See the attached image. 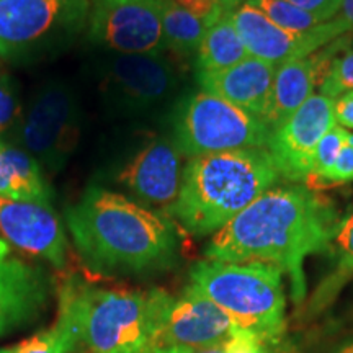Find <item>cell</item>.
Returning <instances> with one entry per match:
<instances>
[{
  "instance_id": "cell-1",
  "label": "cell",
  "mask_w": 353,
  "mask_h": 353,
  "mask_svg": "<svg viewBox=\"0 0 353 353\" xmlns=\"http://www.w3.org/2000/svg\"><path fill=\"white\" fill-rule=\"evenodd\" d=\"M332 201L306 185L273 187L213 234L205 257L216 262H262L288 273L291 296L306 294L303 265L327 250L339 229Z\"/></svg>"
},
{
  "instance_id": "cell-2",
  "label": "cell",
  "mask_w": 353,
  "mask_h": 353,
  "mask_svg": "<svg viewBox=\"0 0 353 353\" xmlns=\"http://www.w3.org/2000/svg\"><path fill=\"white\" fill-rule=\"evenodd\" d=\"M65 224L82 262L99 275H144L175 262L170 221L107 188L88 187L65 210Z\"/></svg>"
},
{
  "instance_id": "cell-3",
  "label": "cell",
  "mask_w": 353,
  "mask_h": 353,
  "mask_svg": "<svg viewBox=\"0 0 353 353\" xmlns=\"http://www.w3.org/2000/svg\"><path fill=\"white\" fill-rule=\"evenodd\" d=\"M278 179L267 149L188 159L179 198L164 214L193 236H208L273 188Z\"/></svg>"
},
{
  "instance_id": "cell-4",
  "label": "cell",
  "mask_w": 353,
  "mask_h": 353,
  "mask_svg": "<svg viewBox=\"0 0 353 353\" xmlns=\"http://www.w3.org/2000/svg\"><path fill=\"white\" fill-rule=\"evenodd\" d=\"M170 296L159 288H101L72 276L59 286L57 316L90 353H143Z\"/></svg>"
},
{
  "instance_id": "cell-5",
  "label": "cell",
  "mask_w": 353,
  "mask_h": 353,
  "mask_svg": "<svg viewBox=\"0 0 353 353\" xmlns=\"http://www.w3.org/2000/svg\"><path fill=\"white\" fill-rule=\"evenodd\" d=\"M190 280L226 312L237 330L262 343L275 342L285 330L283 272L275 265L203 260L193 265Z\"/></svg>"
},
{
  "instance_id": "cell-6",
  "label": "cell",
  "mask_w": 353,
  "mask_h": 353,
  "mask_svg": "<svg viewBox=\"0 0 353 353\" xmlns=\"http://www.w3.org/2000/svg\"><path fill=\"white\" fill-rule=\"evenodd\" d=\"M90 0H0V57L37 63L65 50L87 28Z\"/></svg>"
},
{
  "instance_id": "cell-7",
  "label": "cell",
  "mask_w": 353,
  "mask_h": 353,
  "mask_svg": "<svg viewBox=\"0 0 353 353\" xmlns=\"http://www.w3.org/2000/svg\"><path fill=\"white\" fill-rule=\"evenodd\" d=\"M270 134L260 118L205 90L190 94L174 114V143L188 159L267 149Z\"/></svg>"
},
{
  "instance_id": "cell-8",
  "label": "cell",
  "mask_w": 353,
  "mask_h": 353,
  "mask_svg": "<svg viewBox=\"0 0 353 353\" xmlns=\"http://www.w3.org/2000/svg\"><path fill=\"white\" fill-rule=\"evenodd\" d=\"M83 112L77 92L64 81H50L34 92L10 143L28 152L43 170L68 165L82 138Z\"/></svg>"
},
{
  "instance_id": "cell-9",
  "label": "cell",
  "mask_w": 353,
  "mask_h": 353,
  "mask_svg": "<svg viewBox=\"0 0 353 353\" xmlns=\"http://www.w3.org/2000/svg\"><path fill=\"white\" fill-rule=\"evenodd\" d=\"M99 92L113 114L148 112L169 99L179 87L175 65L162 54L113 52L99 65Z\"/></svg>"
},
{
  "instance_id": "cell-10",
  "label": "cell",
  "mask_w": 353,
  "mask_h": 353,
  "mask_svg": "<svg viewBox=\"0 0 353 353\" xmlns=\"http://www.w3.org/2000/svg\"><path fill=\"white\" fill-rule=\"evenodd\" d=\"M236 327L219 306L188 285L170 296L143 353H196L226 345Z\"/></svg>"
},
{
  "instance_id": "cell-11",
  "label": "cell",
  "mask_w": 353,
  "mask_h": 353,
  "mask_svg": "<svg viewBox=\"0 0 353 353\" xmlns=\"http://www.w3.org/2000/svg\"><path fill=\"white\" fill-rule=\"evenodd\" d=\"M162 10L164 0H97L87 39L120 54H162Z\"/></svg>"
},
{
  "instance_id": "cell-12",
  "label": "cell",
  "mask_w": 353,
  "mask_h": 353,
  "mask_svg": "<svg viewBox=\"0 0 353 353\" xmlns=\"http://www.w3.org/2000/svg\"><path fill=\"white\" fill-rule=\"evenodd\" d=\"M337 126L334 100L312 95L283 125L272 131L267 151L278 174L293 183L309 179L321 139Z\"/></svg>"
},
{
  "instance_id": "cell-13",
  "label": "cell",
  "mask_w": 353,
  "mask_h": 353,
  "mask_svg": "<svg viewBox=\"0 0 353 353\" xmlns=\"http://www.w3.org/2000/svg\"><path fill=\"white\" fill-rule=\"evenodd\" d=\"M231 20L249 54L267 61L276 68L290 61L304 59L314 54L325 44L350 33V30L335 17L307 32H288L272 23L267 17L249 3H242L241 7L232 10Z\"/></svg>"
},
{
  "instance_id": "cell-14",
  "label": "cell",
  "mask_w": 353,
  "mask_h": 353,
  "mask_svg": "<svg viewBox=\"0 0 353 353\" xmlns=\"http://www.w3.org/2000/svg\"><path fill=\"white\" fill-rule=\"evenodd\" d=\"M0 234L8 244L54 268L68 265V236L51 205L0 196Z\"/></svg>"
},
{
  "instance_id": "cell-15",
  "label": "cell",
  "mask_w": 353,
  "mask_h": 353,
  "mask_svg": "<svg viewBox=\"0 0 353 353\" xmlns=\"http://www.w3.org/2000/svg\"><path fill=\"white\" fill-rule=\"evenodd\" d=\"M52 281L39 265L0 250V339L34 324L46 311Z\"/></svg>"
},
{
  "instance_id": "cell-16",
  "label": "cell",
  "mask_w": 353,
  "mask_h": 353,
  "mask_svg": "<svg viewBox=\"0 0 353 353\" xmlns=\"http://www.w3.org/2000/svg\"><path fill=\"white\" fill-rule=\"evenodd\" d=\"M182 157L174 139L156 138L123 167L117 180L138 200L167 211L182 187Z\"/></svg>"
},
{
  "instance_id": "cell-17",
  "label": "cell",
  "mask_w": 353,
  "mask_h": 353,
  "mask_svg": "<svg viewBox=\"0 0 353 353\" xmlns=\"http://www.w3.org/2000/svg\"><path fill=\"white\" fill-rule=\"evenodd\" d=\"M276 65L249 56L232 68L196 74L201 90L210 92L263 121L268 112Z\"/></svg>"
},
{
  "instance_id": "cell-18",
  "label": "cell",
  "mask_w": 353,
  "mask_h": 353,
  "mask_svg": "<svg viewBox=\"0 0 353 353\" xmlns=\"http://www.w3.org/2000/svg\"><path fill=\"white\" fill-rule=\"evenodd\" d=\"M319 83V76L311 56L278 65L270 107L263 118L265 126L275 131L278 126L283 125L291 114L314 95V88Z\"/></svg>"
},
{
  "instance_id": "cell-19",
  "label": "cell",
  "mask_w": 353,
  "mask_h": 353,
  "mask_svg": "<svg viewBox=\"0 0 353 353\" xmlns=\"http://www.w3.org/2000/svg\"><path fill=\"white\" fill-rule=\"evenodd\" d=\"M0 196L51 205L52 190L41 165L10 141L0 139Z\"/></svg>"
},
{
  "instance_id": "cell-20",
  "label": "cell",
  "mask_w": 353,
  "mask_h": 353,
  "mask_svg": "<svg viewBox=\"0 0 353 353\" xmlns=\"http://www.w3.org/2000/svg\"><path fill=\"white\" fill-rule=\"evenodd\" d=\"M249 56L239 32L232 23L231 12H226L213 26H210L198 48L196 74L229 69Z\"/></svg>"
},
{
  "instance_id": "cell-21",
  "label": "cell",
  "mask_w": 353,
  "mask_h": 353,
  "mask_svg": "<svg viewBox=\"0 0 353 353\" xmlns=\"http://www.w3.org/2000/svg\"><path fill=\"white\" fill-rule=\"evenodd\" d=\"M210 25L196 19L175 0H164L162 10V37L164 48L176 56L196 54Z\"/></svg>"
},
{
  "instance_id": "cell-22",
  "label": "cell",
  "mask_w": 353,
  "mask_h": 353,
  "mask_svg": "<svg viewBox=\"0 0 353 353\" xmlns=\"http://www.w3.org/2000/svg\"><path fill=\"white\" fill-rule=\"evenodd\" d=\"M335 252V268L327 280L321 285L316 301L322 306L330 301L341 286L353 275V213L342 224H339L332 244Z\"/></svg>"
},
{
  "instance_id": "cell-23",
  "label": "cell",
  "mask_w": 353,
  "mask_h": 353,
  "mask_svg": "<svg viewBox=\"0 0 353 353\" xmlns=\"http://www.w3.org/2000/svg\"><path fill=\"white\" fill-rule=\"evenodd\" d=\"M245 3L257 8L272 23L283 30H288V32H307V30H312L317 25L324 23L309 12L286 2V0H249Z\"/></svg>"
},
{
  "instance_id": "cell-24",
  "label": "cell",
  "mask_w": 353,
  "mask_h": 353,
  "mask_svg": "<svg viewBox=\"0 0 353 353\" xmlns=\"http://www.w3.org/2000/svg\"><path fill=\"white\" fill-rule=\"evenodd\" d=\"M23 114L19 85L7 74H0V139L12 141Z\"/></svg>"
},
{
  "instance_id": "cell-25",
  "label": "cell",
  "mask_w": 353,
  "mask_h": 353,
  "mask_svg": "<svg viewBox=\"0 0 353 353\" xmlns=\"http://www.w3.org/2000/svg\"><path fill=\"white\" fill-rule=\"evenodd\" d=\"M319 87L321 95L332 100L353 90V51L335 57Z\"/></svg>"
},
{
  "instance_id": "cell-26",
  "label": "cell",
  "mask_w": 353,
  "mask_h": 353,
  "mask_svg": "<svg viewBox=\"0 0 353 353\" xmlns=\"http://www.w3.org/2000/svg\"><path fill=\"white\" fill-rule=\"evenodd\" d=\"M347 134L348 130L337 125L321 139L314 156V165H312V172L311 175H309V179L306 180V183L309 180L317 179V176L324 174V172L334 164L335 159L339 157V154H341L342 149L347 145Z\"/></svg>"
},
{
  "instance_id": "cell-27",
  "label": "cell",
  "mask_w": 353,
  "mask_h": 353,
  "mask_svg": "<svg viewBox=\"0 0 353 353\" xmlns=\"http://www.w3.org/2000/svg\"><path fill=\"white\" fill-rule=\"evenodd\" d=\"M350 182H353V148L345 145L339 154V157L335 159L334 164L317 179L309 180L306 187L312 190H322Z\"/></svg>"
},
{
  "instance_id": "cell-28",
  "label": "cell",
  "mask_w": 353,
  "mask_h": 353,
  "mask_svg": "<svg viewBox=\"0 0 353 353\" xmlns=\"http://www.w3.org/2000/svg\"><path fill=\"white\" fill-rule=\"evenodd\" d=\"M175 2L210 26H213L226 13L219 0H175Z\"/></svg>"
},
{
  "instance_id": "cell-29",
  "label": "cell",
  "mask_w": 353,
  "mask_h": 353,
  "mask_svg": "<svg viewBox=\"0 0 353 353\" xmlns=\"http://www.w3.org/2000/svg\"><path fill=\"white\" fill-rule=\"evenodd\" d=\"M314 15L321 21H329L337 15L342 0H286Z\"/></svg>"
},
{
  "instance_id": "cell-30",
  "label": "cell",
  "mask_w": 353,
  "mask_h": 353,
  "mask_svg": "<svg viewBox=\"0 0 353 353\" xmlns=\"http://www.w3.org/2000/svg\"><path fill=\"white\" fill-rule=\"evenodd\" d=\"M226 353H268L263 348V343L255 339L254 335L237 330L232 339L226 343Z\"/></svg>"
},
{
  "instance_id": "cell-31",
  "label": "cell",
  "mask_w": 353,
  "mask_h": 353,
  "mask_svg": "<svg viewBox=\"0 0 353 353\" xmlns=\"http://www.w3.org/2000/svg\"><path fill=\"white\" fill-rule=\"evenodd\" d=\"M335 121L345 130H353V90L334 100Z\"/></svg>"
},
{
  "instance_id": "cell-32",
  "label": "cell",
  "mask_w": 353,
  "mask_h": 353,
  "mask_svg": "<svg viewBox=\"0 0 353 353\" xmlns=\"http://www.w3.org/2000/svg\"><path fill=\"white\" fill-rule=\"evenodd\" d=\"M335 19H339L353 33V0H342Z\"/></svg>"
},
{
  "instance_id": "cell-33",
  "label": "cell",
  "mask_w": 353,
  "mask_h": 353,
  "mask_svg": "<svg viewBox=\"0 0 353 353\" xmlns=\"http://www.w3.org/2000/svg\"><path fill=\"white\" fill-rule=\"evenodd\" d=\"M219 2H221V6H223L224 10L232 12V10H236L237 7H241L242 3L249 2V0H219Z\"/></svg>"
},
{
  "instance_id": "cell-34",
  "label": "cell",
  "mask_w": 353,
  "mask_h": 353,
  "mask_svg": "<svg viewBox=\"0 0 353 353\" xmlns=\"http://www.w3.org/2000/svg\"><path fill=\"white\" fill-rule=\"evenodd\" d=\"M196 353H226V345H221V347H214V348H208V350H203V352H196Z\"/></svg>"
},
{
  "instance_id": "cell-35",
  "label": "cell",
  "mask_w": 353,
  "mask_h": 353,
  "mask_svg": "<svg viewBox=\"0 0 353 353\" xmlns=\"http://www.w3.org/2000/svg\"><path fill=\"white\" fill-rule=\"evenodd\" d=\"M337 353H353V341L345 343V345H343Z\"/></svg>"
},
{
  "instance_id": "cell-36",
  "label": "cell",
  "mask_w": 353,
  "mask_h": 353,
  "mask_svg": "<svg viewBox=\"0 0 353 353\" xmlns=\"http://www.w3.org/2000/svg\"><path fill=\"white\" fill-rule=\"evenodd\" d=\"M0 353H13V347H3V348H0Z\"/></svg>"
},
{
  "instance_id": "cell-37",
  "label": "cell",
  "mask_w": 353,
  "mask_h": 353,
  "mask_svg": "<svg viewBox=\"0 0 353 353\" xmlns=\"http://www.w3.org/2000/svg\"><path fill=\"white\" fill-rule=\"evenodd\" d=\"M3 247H6V244H3V242H0V250H2Z\"/></svg>"
},
{
  "instance_id": "cell-38",
  "label": "cell",
  "mask_w": 353,
  "mask_h": 353,
  "mask_svg": "<svg viewBox=\"0 0 353 353\" xmlns=\"http://www.w3.org/2000/svg\"><path fill=\"white\" fill-rule=\"evenodd\" d=\"M94 2H97V0H94Z\"/></svg>"
}]
</instances>
